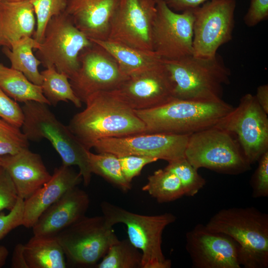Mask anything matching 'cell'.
<instances>
[{"instance_id": "cell-1", "label": "cell", "mask_w": 268, "mask_h": 268, "mask_svg": "<svg viewBox=\"0 0 268 268\" xmlns=\"http://www.w3.org/2000/svg\"><path fill=\"white\" fill-rule=\"evenodd\" d=\"M86 107L75 114L67 126L83 145L90 150L98 140L144 133L142 121L116 90L90 95Z\"/></svg>"}, {"instance_id": "cell-2", "label": "cell", "mask_w": 268, "mask_h": 268, "mask_svg": "<svg viewBox=\"0 0 268 268\" xmlns=\"http://www.w3.org/2000/svg\"><path fill=\"white\" fill-rule=\"evenodd\" d=\"M233 108L223 99L199 101L174 98L159 106L134 111L145 125L143 133L190 135L214 126Z\"/></svg>"}, {"instance_id": "cell-3", "label": "cell", "mask_w": 268, "mask_h": 268, "mask_svg": "<svg viewBox=\"0 0 268 268\" xmlns=\"http://www.w3.org/2000/svg\"><path fill=\"white\" fill-rule=\"evenodd\" d=\"M226 234L239 246V261L245 268H268V214L253 206L223 208L205 225Z\"/></svg>"}, {"instance_id": "cell-4", "label": "cell", "mask_w": 268, "mask_h": 268, "mask_svg": "<svg viewBox=\"0 0 268 268\" xmlns=\"http://www.w3.org/2000/svg\"><path fill=\"white\" fill-rule=\"evenodd\" d=\"M47 105L36 101L24 103L21 107L24 116L22 131L29 141L48 139L60 156L62 165L78 167L83 184L87 186L92 174L88 160L89 150L80 142L68 126L57 118Z\"/></svg>"}, {"instance_id": "cell-5", "label": "cell", "mask_w": 268, "mask_h": 268, "mask_svg": "<svg viewBox=\"0 0 268 268\" xmlns=\"http://www.w3.org/2000/svg\"><path fill=\"white\" fill-rule=\"evenodd\" d=\"M175 84V98L199 101L222 99L223 86L230 82V69L217 53L210 58L193 55L163 60Z\"/></svg>"}, {"instance_id": "cell-6", "label": "cell", "mask_w": 268, "mask_h": 268, "mask_svg": "<svg viewBox=\"0 0 268 268\" xmlns=\"http://www.w3.org/2000/svg\"><path fill=\"white\" fill-rule=\"evenodd\" d=\"M101 208L110 226L117 223L126 225L129 240L141 251L142 268H170L171 261L164 256L162 249L164 229L174 222L176 216L169 212L145 215L134 213L107 201Z\"/></svg>"}, {"instance_id": "cell-7", "label": "cell", "mask_w": 268, "mask_h": 268, "mask_svg": "<svg viewBox=\"0 0 268 268\" xmlns=\"http://www.w3.org/2000/svg\"><path fill=\"white\" fill-rule=\"evenodd\" d=\"M185 157L197 170L239 175L251 169L235 136L215 126L189 135Z\"/></svg>"}, {"instance_id": "cell-8", "label": "cell", "mask_w": 268, "mask_h": 268, "mask_svg": "<svg viewBox=\"0 0 268 268\" xmlns=\"http://www.w3.org/2000/svg\"><path fill=\"white\" fill-rule=\"evenodd\" d=\"M92 44L64 12L48 22L36 49V57L43 67L53 66L58 72L70 79L79 67V53Z\"/></svg>"}, {"instance_id": "cell-9", "label": "cell", "mask_w": 268, "mask_h": 268, "mask_svg": "<svg viewBox=\"0 0 268 268\" xmlns=\"http://www.w3.org/2000/svg\"><path fill=\"white\" fill-rule=\"evenodd\" d=\"M56 236L68 261L85 267L96 265L119 240L103 215H85Z\"/></svg>"}, {"instance_id": "cell-10", "label": "cell", "mask_w": 268, "mask_h": 268, "mask_svg": "<svg viewBox=\"0 0 268 268\" xmlns=\"http://www.w3.org/2000/svg\"><path fill=\"white\" fill-rule=\"evenodd\" d=\"M255 95L247 93L214 126L233 134L248 162L253 164L268 151V117Z\"/></svg>"}, {"instance_id": "cell-11", "label": "cell", "mask_w": 268, "mask_h": 268, "mask_svg": "<svg viewBox=\"0 0 268 268\" xmlns=\"http://www.w3.org/2000/svg\"><path fill=\"white\" fill-rule=\"evenodd\" d=\"M235 8V0H210L193 8L194 56L212 58L232 39Z\"/></svg>"}, {"instance_id": "cell-12", "label": "cell", "mask_w": 268, "mask_h": 268, "mask_svg": "<svg viewBox=\"0 0 268 268\" xmlns=\"http://www.w3.org/2000/svg\"><path fill=\"white\" fill-rule=\"evenodd\" d=\"M78 61L79 67L69 80L82 103L94 93L117 89L129 77L114 57L94 42L80 52Z\"/></svg>"}, {"instance_id": "cell-13", "label": "cell", "mask_w": 268, "mask_h": 268, "mask_svg": "<svg viewBox=\"0 0 268 268\" xmlns=\"http://www.w3.org/2000/svg\"><path fill=\"white\" fill-rule=\"evenodd\" d=\"M156 0H117L107 40L153 53L151 35Z\"/></svg>"}, {"instance_id": "cell-14", "label": "cell", "mask_w": 268, "mask_h": 268, "mask_svg": "<svg viewBox=\"0 0 268 268\" xmlns=\"http://www.w3.org/2000/svg\"><path fill=\"white\" fill-rule=\"evenodd\" d=\"M156 14L151 35L152 51L163 60H176L193 55V9L175 12L156 0Z\"/></svg>"}, {"instance_id": "cell-15", "label": "cell", "mask_w": 268, "mask_h": 268, "mask_svg": "<svg viewBox=\"0 0 268 268\" xmlns=\"http://www.w3.org/2000/svg\"><path fill=\"white\" fill-rule=\"evenodd\" d=\"M189 135L140 133L101 139L93 145L97 153L109 152L118 157L146 156L168 162L185 157Z\"/></svg>"}, {"instance_id": "cell-16", "label": "cell", "mask_w": 268, "mask_h": 268, "mask_svg": "<svg viewBox=\"0 0 268 268\" xmlns=\"http://www.w3.org/2000/svg\"><path fill=\"white\" fill-rule=\"evenodd\" d=\"M186 249L194 268H240L239 246L229 236L202 224L186 234Z\"/></svg>"}, {"instance_id": "cell-17", "label": "cell", "mask_w": 268, "mask_h": 268, "mask_svg": "<svg viewBox=\"0 0 268 268\" xmlns=\"http://www.w3.org/2000/svg\"><path fill=\"white\" fill-rule=\"evenodd\" d=\"M175 84L163 61L129 77L116 89L134 110L159 106L174 98Z\"/></svg>"}, {"instance_id": "cell-18", "label": "cell", "mask_w": 268, "mask_h": 268, "mask_svg": "<svg viewBox=\"0 0 268 268\" xmlns=\"http://www.w3.org/2000/svg\"><path fill=\"white\" fill-rule=\"evenodd\" d=\"M89 203L84 191L77 186L69 190L41 215L32 227L34 235L56 236L85 216Z\"/></svg>"}, {"instance_id": "cell-19", "label": "cell", "mask_w": 268, "mask_h": 268, "mask_svg": "<svg viewBox=\"0 0 268 268\" xmlns=\"http://www.w3.org/2000/svg\"><path fill=\"white\" fill-rule=\"evenodd\" d=\"M1 156V167L10 176L19 198L25 200L51 178L41 156L26 148L13 155Z\"/></svg>"}, {"instance_id": "cell-20", "label": "cell", "mask_w": 268, "mask_h": 268, "mask_svg": "<svg viewBox=\"0 0 268 268\" xmlns=\"http://www.w3.org/2000/svg\"><path fill=\"white\" fill-rule=\"evenodd\" d=\"M82 181L79 173L70 166L56 168L51 179L31 197L24 201L22 226L31 228L41 215L66 192L77 186Z\"/></svg>"}, {"instance_id": "cell-21", "label": "cell", "mask_w": 268, "mask_h": 268, "mask_svg": "<svg viewBox=\"0 0 268 268\" xmlns=\"http://www.w3.org/2000/svg\"><path fill=\"white\" fill-rule=\"evenodd\" d=\"M117 0H67L65 12L90 40H107Z\"/></svg>"}, {"instance_id": "cell-22", "label": "cell", "mask_w": 268, "mask_h": 268, "mask_svg": "<svg viewBox=\"0 0 268 268\" xmlns=\"http://www.w3.org/2000/svg\"><path fill=\"white\" fill-rule=\"evenodd\" d=\"M36 20L30 0H0V47L10 48L19 40L32 37Z\"/></svg>"}, {"instance_id": "cell-23", "label": "cell", "mask_w": 268, "mask_h": 268, "mask_svg": "<svg viewBox=\"0 0 268 268\" xmlns=\"http://www.w3.org/2000/svg\"><path fill=\"white\" fill-rule=\"evenodd\" d=\"M28 268H65V255L56 236L34 235L24 245Z\"/></svg>"}, {"instance_id": "cell-24", "label": "cell", "mask_w": 268, "mask_h": 268, "mask_svg": "<svg viewBox=\"0 0 268 268\" xmlns=\"http://www.w3.org/2000/svg\"><path fill=\"white\" fill-rule=\"evenodd\" d=\"M105 49L128 76L150 68L162 60L154 53L141 51L108 40H90Z\"/></svg>"}, {"instance_id": "cell-25", "label": "cell", "mask_w": 268, "mask_h": 268, "mask_svg": "<svg viewBox=\"0 0 268 268\" xmlns=\"http://www.w3.org/2000/svg\"><path fill=\"white\" fill-rule=\"evenodd\" d=\"M39 46L33 37H27L13 43L10 48L3 47L2 52L10 62L11 68L23 73L32 83L41 85L43 77L38 68L41 62L33 52Z\"/></svg>"}, {"instance_id": "cell-26", "label": "cell", "mask_w": 268, "mask_h": 268, "mask_svg": "<svg viewBox=\"0 0 268 268\" xmlns=\"http://www.w3.org/2000/svg\"><path fill=\"white\" fill-rule=\"evenodd\" d=\"M0 88L9 97L19 102L36 101L50 105L41 85L31 82L21 72L0 63Z\"/></svg>"}, {"instance_id": "cell-27", "label": "cell", "mask_w": 268, "mask_h": 268, "mask_svg": "<svg viewBox=\"0 0 268 268\" xmlns=\"http://www.w3.org/2000/svg\"><path fill=\"white\" fill-rule=\"evenodd\" d=\"M41 73L42 92L50 105L56 106L61 101H70L77 108L81 107L82 102L74 94L66 74L58 72L53 66L48 67Z\"/></svg>"}, {"instance_id": "cell-28", "label": "cell", "mask_w": 268, "mask_h": 268, "mask_svg": "<svg viewBox=\"0 0 268 268\" xmlns=\"http://www.w3.org/2000/svg\"><path fill=\"white\" fill-rule=\"evenodd\" d=\"M142 190L147 192L159 203L173 201L185 196L179 179L165 168L158 169L149 175L147 183Z\"/></svg>"}, {"instance_id": "cell-29", "label": "cell", "mask_w": 268, "mask_h": 268, "mask_svg": "<svg viewBox=\"0 0 268 268\" xmlns=\"http://www.w3.org/2000/svg\"><path fill=\"white\" fill-rule=\"evenodd\" d=\"M88 156L92 173L103 177L124 192L131 189V183L125 178L117 155L109 152L95 154L89 150Z\"/></svg>"}, {"instance_id": "cell-30", "label": "cell", "mask_w": 268, "mask_h": 268, "mask_svg": "<svg viewBox=\"0 0 268 268\" xmlns=\"http://www.w3.org/2000/svg\"><path fill=\"white\" fill-rule=\"evenodd\" d=\"M141 252L129 240H118L112 245L97 268H142Z\"/></svg>"}, {"instance_id": "cell-31", "label": "cell", "mask_w": 268, "mask_h": 268, "mask_svg": "<svg viewBox=\"0 0 268 268\" xmlns=\"http://www.w3.org/2000/svg\"><path fill=\"white\" fill-rule=\"evenodd\" d=\"M168 163L165 168L174 173L179 179L185 196L194 197L205 186V180L185 157Z\"/></svg>"}, {"instance_id": "cell-32", "label": "cell", "mask_w": 268, "mask_h": 268, "mask_svg": "<svg viewBox=\"0 0 268 268\" xmlns=\"http://www.w3.org/2000/svg\"><path fill=\"white\" fill-rule=\"evenodd\" d=\"M35 15L36 28L33 38L40 43L49 20L65 12L67 0H30Z\"/></svg>"}, {"instance_id": "cell-33", "label": "cell", "mask_w": 268, "mask_h": 268, "mask_svg": "<svg viewBox=\"0 0 268 268\" xmlns=\"http://www.w3.org/2000/svg\"><path fill=\"white\" fill-rule=\"evenodd\" d=\"M29 140L16 127L0 119V156L13 155L28 148Z\"/></svg>"}, {"instance_id": "cell-34", "label": "cell", "mask_w": 268, "mask_h": 268, "mask_svg": "<svg viewBox=\"0 0 268 268\" xmlns=\"http://www.w3.org/2000/svg\"><path fill=\"white\" fill-rule=\"evenodd\" d=\"M258 166L251 180L252 197L254 198L268 196V151L258 161Z\"/></svg>"}, {"instance_id": "cell-35", "label": "cell", "mask_w": 268, "mask_h": 268, "mask_svg": "<svg viewBox=\"0 0 268 268\" xmlns=\"http://www.w3.org/2000/svg\"><path fill=\"white\" fill-rule=\"evenodd\" d=\"M0 117L18 128L24 121V113L19 104L0 88Z\"/></svg>"}, {"instance_id": "cell-36", "label": "cell", "mask_w": 268, "mask_h": 268, "mask_svg": "<svg viewBox=\"0 0 268 268\" xmlns=\"http://www.w3.org/2000/svg\"><path fill=\"white\" fill-rule=\"evenodd\" d=\"M18 198L15 186L7 171L0 168V212L11 210Z\"/></svg>"}, {"instance_id": "cell-37", "label": "cell", "mask_w": 268, "mask_h": 268, "mask_svg": "<svg viewBox=\"0 0 268 268\" xmlns=\"http://www.w3.org/2000/svg\"><path fill=\"white\" fill-rule=\"evenodd\" d=\"M123 174L129 183L138 176L146 165L154 162L155 158L138 155H125L118 157Z\"/></svg>"}, {"instance_id": "cell-38", "label": "cell", "mask_w": 268, "mask_h": 268, "mask_svg": "<svg viewBox=\"0 0 268 268\" xmlns=\"http://www.w3.org/2000/svg\"><path fill=\"white\" fill-rule=\"evenodd\" d=\"M24 201L19 198L13 208L7 214H0V241L13 229L22 225Z\"/></svg>"}, {"instance_id": "cell-39", "label": "cell", "mask_w": 268, "mask_h": 268, "mask_svg": "<svg viewBox=\"0 0 268 268\" xmlns=\"http://www.w3.org/2000/svg\"><path fill=\"white\" fill-rule=\"evenodd\" d=\"M268 17V0H251L244 21L248 27L255 26Z\"/></svg>"}, {"instance_id": "cell-40", "label": "cell", "mask_w": 268, "mask_h": 268, "mask_svg": "<svg viewBox=\"0 0 268 268\" xmlns=\"http://www.w3.org/2000/svg\"><path fill=\"white\" fill-rule=\"evenodd\" d=\"M170 9L176 11H184L195 8L210 0H161Z\"/></svg>"}, {"instance_id": "cell-41", "label": "cell", "mask_w": 268, "mask_h": 268, "mask_svg": "<svg viewBox=\"0 0 268 268\" xmlns=\"http://www.w3.org/2000/svg\"><path fill=\"white\" fill-rule=\"evenodd\" d=\"M13 268H28L24 255V245H16L14 249L11 262Z\"/></svg>"}, {"instance_id": "cell-42", "label": "cell", "mask_w": 268, "mask_h": 268, "mask_svg": "<svg viewBox=\"0 0 268 268\" xmlns=\"http://www.w3.org/2000/svg\"><path fill=\"white\" fill-rule=\"evenodd\" d=\"M255 98L262 109L268 114V85H260L257 89Z\"/></svg>"}, {"instance_id": "cell-43", "label": "cell", "mask_w": 268, "mask_h": 268, "mask_svg": "<svg viewBox=\"0 0 268 268\" xmlns=\"http://www.w3.org/2000/svg\"><path fill=\"white\" fill-rule=\"evenodd\" d=\"M8 255L7 248L4 246H0V268L5 264Z\"/></svg>"}, {"instance_id": "cell-44", "label": "cell", "mask_w": 268, "mask_h": 268, "mask_svg": "<svg viewBox=\"0 0 268 268\" xmlns=\"http://www.w3.org/2000/svg\"><path fill=\"white\" fill-rule=\"evenodd\" d=\"M7 0V1H19L30 0Z\"/></svg>"}, {"instance_id": "cell-45", "label": "cell", "mask_w": 268, "mask_h": 268, "mask_svg": "<svg viewBox=\"0 0 268 268\" xmlns=\"http://www.w3.org/2000/svg\"><path fill=\"white\" fill-rule=\"evenodd\" d=\"M1 156H0V168H1Z\"/></svg>"}]
</instances>
